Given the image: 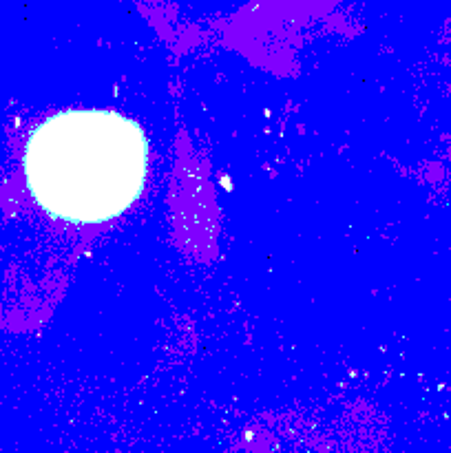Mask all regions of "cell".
<instances>
[{"label": "cell", "mask_w": 451, "mask_h": 453, "mask_svg": "<svg viewBox=\"0 0 451 453\" xmlns=\"http://www.w3.org/2000/svg\"><path fill=\"white\" fill-rule=\"evenodd\" d=\"M149 142L113 111H65L44 119L25 146V177L42 211L66 224L118 219L140 199Z\"/></svg>", "instance_id": "1"}]
</instances>
